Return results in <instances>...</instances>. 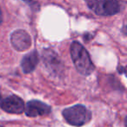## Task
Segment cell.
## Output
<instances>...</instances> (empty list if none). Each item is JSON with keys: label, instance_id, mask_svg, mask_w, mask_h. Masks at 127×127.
Segmentation results:
<instances>
[{"label": "cell", "instance_id": "obj_9", "mask_svg": "<svg viewBox=\"0 0 127 127\" xmlns=\"http://www.w3.org/2000/svg\"><path fill=\"white\" fill-rule=\"evenodd\" d=\"M22 1H24V3H27L29 6H31V8L33 10L37 11V10H39V4L36 0H22Z\"/></svg>", "mask_w": 127, "mask_h": 127}, {"label": "cell", "instance_id": "obj_4", "mask_svg": "<svg viewBox=\"0 0 127 127\" xmlns=\"http://www.w3.org/2000/svg\"><path fill=\"white\" fill-rule=\"evenodd\" d=\"M11 45L17 51H25L31 45V39L27 31L24 30H17L10 35Z\"/></svg>", "mask_w": 127, "mask_h": 127}, {"label": "cell", "instance_id": "obj_7", "mask_svg": "<svg viewBox=\"0 0 127 127\" xmlns=\"http://www.w3.org/2000/svg\"><path fill=\"white\" fill-rule=\"evenodd\" d=\"M43 59L49 70L56 73L60 70L62 67L61 60L52 49H44V51H43Z\"/></svg>", "mask_w": 127, "mask_h": 127}, {"label": "cell", "instance_id": "obj_3", "mask_svg": "<svg viewBox=\"0 0 127 127\" xmlns=\"http://www.w3.org/2000/svg\"><path fill=\"white\" fill-rule=\"evenodd\" d=\"M88 7L98 16H112L121 10V3L118 0H85Z\"/></svg>", "mask_w": 127, "mask_h": 127}, {"label": "cell", "instance_id": "obj_10", "mask_svg": "<svg viewBox=\"0 0 127 127\" xmlns=\"http://www.w3.org/2000/svg\"><path fill=\"white\" fill-rule=\"evenodd\" d=\"M2 24V11H1V9H0V24Z\"/></svg>", "mask_w": 127, "mask_h": 127}, {"label": "cell", "instance_id": "obj_5", "mask_svg": "<svg viewBox=\"0 0 127 127\" xmlns=\"http://www.w3.org/2000/svg\"><path fill=\"white\" fill-rule=\"evenodd\" d=\"M0 106L3 111L10 113L20 114L24 111V104L22 99L16 95H10L0 99Z\"/></svg>", "mask_w": 127, "mask_h": 127}, {"label": "cell", "instance_id": "obj_8", "mask_svg": "<svg viewBox=\"0 0 127 127\" xmlns=\"http://www.w3.org/2000/svg\"><path fill=\"white\" fill-rule=\"evenodd\" d=\"M38 61L39 56L36 50H33L30 54L26 55L21 62V67H22L24 73L29 74V73L34 71V69L36 68L37 63H38Z\"/></svg>", "mask_w": 127, "mask_h": 127}, {"label": "cell", "instance_id": "obj_1", "mask_svg": "<svg viewBox=\"0 0 127 127\" xmlns=\"http://www.w3.org/2000/svg\"><path fill=\"white\" fill-rule=\"evenodd\" d=\"M71 56L78 73L83 75H89L95 69L93 62L88 51L81 43L73 42L71 45Z\"/></svg>", "mask_w": 127, "mask_h": 127}, {"label": "cell", "instance_id": "obj_6", "mask_svg": "<svg viewBox=\"0 0 127 127\" xmlns=\"http://www.w3.org/2000/svg\"><path fill=\"white\" fill-rule=\"evenodd\" d=\"M25 114L28 117L34 118L38 116L47 115L51 112V108L46 104L38 100H31L28 102L25 108Z\"/></svg>", "mask_w": 127, "mask_h": 127}, {"label": "cell", "instance_id": "obj_11", "mask_svg": "<svg viewBox=\"0 0 127 127\" xmlns=\"http://www.w3.org/2000/svg\"><path fill=\"white\" fill-rule=\"evenodd\" d=\"M0 127H2V126H0Z\"/></svg>", "mask_w": 127, "mask_h": 127}, {"label": "cell", "instance_id": "obj_2", "mask_svg": "<svg viewBox=\"0 0 127 127\" xmlns=\"http://www.w3.org/2000/svg\"><path fill=\"white\" fill-rule=\"evenodd\" d=\"M63 117L68 124L74 126H82L91 120L92 113L84 105H76L64 109Z\"/></svg>", "mask_w": 127, "mask_h": 127}]
</instances>
